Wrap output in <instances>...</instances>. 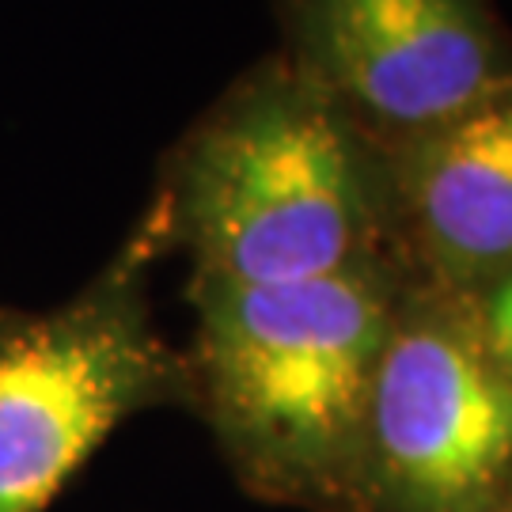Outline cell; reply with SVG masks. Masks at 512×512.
<instances>
[{"mask_svg": "<svg viewBox=\"0 0 512 512\" xmlns=\"http://www.w3.org/2000/svg\"><path fill=\"white\" fill-rule=\"evenodd\" d=\"M152 190L190 281L277 285L395 255L387 148L281 50L213 99Z\"/></svg>", "mask_w": 512, "mask_h": 512, "instance_id": "1", "label": "cell"}, {"mask_svg": "<svg viewBox=\"0 0 512 512\" xmlns=\"http://www.w3.org/2000/svg\"><path fill=\"white\" fill-rule=\"evenodd\" d=\"M406 266L372 258L327 277L190 281V406L243 494L338 512L368 391L406 293Z\"/></svg>", "mask_w": 512, "mask_h": 512, "instance_id": "2", "label": "cell"}, {"mask_svg": "<svg viewBox=\"0 0 512 512\" xmlns=\"http://www.w3.org/2000/svg\"><path fill=\"white\" fill-rule=\"evenodd\" d=\"M171 255L152 190L69 300L42 311L0 304V512H46L126 421L190 406L183 349L152 308V274Z\"/></svg>", "mask_w": 512, "mask_h": 512, "instance_id": "3", "label": "cell"}, {"mask_svg": "<svg viewBox=\"0 0 512 512\" xmlns=\"http://www.w3.org/2000/svg\"><path fill=\"white\" fill-rule=\"evenodd\" d=\"M338 512H512V376L467 296L406 281Z\"/></svg>", "mask_w": 512, "mask_h": 512, "instance_id": "4", "label": "cell"}, {"mask_svg": "<svg viewBox=\"0 0 512 512\" xmlns=\"http://www.w3.org/2000/svg\"><path fill=\"white\" fill-rule=\"evenodd\" d=\"M281 54L395 148L512 84L494 0H274Z\"/></svg>", "mask_w": 512, "mask_h": 512, "instance_id": "5", "label": "cell"}, {"mask_svg": "<svg viewBox=\"0 0 512 512\" xmlns=\"http://www.w3.org/2000/svg\"><path fill=\"white\" fill-rule=\"evenodd\" d=\"M391 243L406 274L475 296L512 274V84L387 148Z\"/></svg>", "mask_w": 512, "mask_h": 512, "instance_id": "6", "label": "cell"}, {"mask_svg": "<svg viewBox=\"0 0 512 512\" xmlns=\"http://www.w3.org/2000/svg\"><path fill=\"white\" fill-rule=\"evenodd\" d=\"M471 311H475L478 334L486 349L494 353V361L512 376V274H505L501 281L486 285L482 293L467 296Z\"/></svg>", "mask_w": 512, "mask_h": 512, "instance_id": "7", "label": "cell"}]
</instances>
